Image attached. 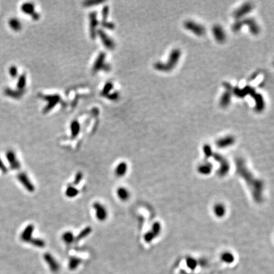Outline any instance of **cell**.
Listing matches in <instances>:
<instances>
[{
    "label": "cell",
    "mask_w": 274,
    "mask_h": 274,
    "mask_svg": "<svg viewBox=\"0 0 274 274\" xmlns=\"http://www.w3.org/2000/svg\"><path fill=\"white\" fill-rule=\"evenodd\" d=\"M236 167L238 174L245 180L249 188L254 200L256 203H261L263 200V182L256 178L249 169H248L245 161L243 159L236 160Z\"/></svg>",
    "instance_id": "obj_1"
},
{
    "label": "cell",
    "mask_w": 274,
    "mask_h": 274,
    "mask_svg": "<svg viewBox=\"0 0 274 274\" xmlns=\"http://www.w3.org/2000/svg\"><path fill=\"white\" fill-rule=\"evenodd\" d=\"M181 56V52L179 49H174L171 51L168 61L166 63L157 62L154 64V68L159 71L169 72L174 68Z\"/></svg>",
    "instance_id": "obj_2"
},
{
    "label": "cell",
    "mask_w": 274,
    "mask_h": 274,
    "mask_svg": "<svg viewBox=\"0 0 274 274\" xmlns=\"http://www.w3.org/2000/svg\"><path fill=\"white\" fill-rule=\"evenodd\" d=\"M211 157H213V158L220 164V169L217 172L218 174L221 176L226 175L230 170V165L226 159L220 154L214 152L212 153Z\"/></svg>",
    "instance_id": "obj_3"
},
{
    "label": "cell",
    "mask_w": 274,
    "mask_h": 274,
    "mask_svg": "<svg viewBox=\"0 0 274 274\" xmlns=\"http://www.w3.org/2000/svg\"><path fill=\"white\" fill-rule=\"evenodd\" d=\"M184 27L198 36H203L206 33V29L203 26L191 20L186 21L184 23Z\"/></svg>",
    "instance_id": "obj_4"
},
{
    "label": "cell",
    "mask_w": 274,
    "mask_h": 274,
    "mask_svg": "<svg viewBox=\"0 0 274 274\" xmlns=\"http://www.w3.org/2000/svg\"><path fill=\"white\" fill-rule=\"evenodd\" d=\"M94 208L95 211V215L98 220L100 221H105L108 216L107 210L106 207L99 202H95L94 204Z\"/></svg>",
    "instance_id": "obj_5"
},
{
    "label": "cell",
    "mask_w": 274,
    "mask_h": 274,
    "mask_svg": "<svg viewBox=\"0 0 274 274\" xmlns=\"http://www.w3.org/2000/svg\"><path fill=\"white\" fill-rule=\"evenodd\" d=\"M253 5L249 3H246L244 5H243L240 8L237 9L233 14L234 17L239 20L241 18H243L244 16L247 15L248 14L250 13L251 10H253Z\"/></svg>",
    "instance_id": "obj_6"
},
{
    "label": "cell",
    "mask_w": 274,
    "mask_h": 274,
    "mask_svg": "<svg viewBox=\"0 0 274 274\" xmlns=\"http://www.w3.org/2000/svg\"><path fill=\"white\" fill-rule=\"evenodd\" d=\"M161 230V225L159 223H155L152 227V230L146 233V234L144 236V239L147 243H150L156 237L158 236V235L159 234Z\"/></svg>",
    "instance_id": "obj_7"
},
{
    "label": "cell",
    "mask_w": 274,
    "mask_h": 274,
    "mask_svg": "<svg viewBox=\"0 0 274 274\" xmlns=\"http://www.w3.org/2000/svg\"><path fill=\"white\" fill-rule=\"evenodd\" d=\"M212 32L217 42L223 43L226 40V34L224 29L220 25H215L212 28Z\"/></svg>",
    "instance_id": "obj_8"
},
{
    "label": "cell",
    "mask_w": 274,
    "mask_h": 274,
    "mask_svg": "<svg viewBox=\"0 0 274 274\" xmlns=\"http://www.w3.org/2000/svg\"><path fill=\"white\" fill-rule=\"evenodd\" d=\"M241 22H242L243 26L244 25H247L248 26V27L249 28L250 32L253 34L257 35L260 33V29L258 25L257 24V23L256 22L254 19H251V18H246V19H244V20H241Z\"/></svg>",
    "instance_id": "obj_9"
},
{
    "label": "cell",
    "mask_w": 274,
    "mask_h": 274,
    "mask_svg": "<svg viewBox=\"0 0 274 274\" xmlns=\"http://www.w3.org/2000/svg\"><path fill=\"white\" fill-rule=\"evenodd\" d=\"M44 260L49 266L50 270L54 272H57L60 269V265L55 258L50 253H47L44 254Z\"/></svg>",
    "instance_id": "obj_10"
},
{
    "label": "cell",
    "mask_w": 274,
    "mask_h": 274,
    "mask_svg": "<svg viewBox=\"0 0 274 274\" xmlns=\"http://www.w3.org/2000/svg\"><path fill=\"white\" fill-rule=\"evenodd\" d=\"M18 178H19L20 182L24 186L25 189H26V190H27L29 192H32L34 191L35 187H34V185L32 184V183L31 182V181L29 180L28 176L26 173H22L19 174L18 176Z\"/></svg>",
    "instance_id": "obj_11"
},
{
    "label": "cell",
    "mask_w": 274,
    "mask_h": 274,
    "mask_svg": "<svg viewBox=\"0 0 274 274\" xmlns=\"http://www.w3.org/2000/svg\"><path fill=\"white\" fill-rule=\"evenodd\" d=\"M232 91L236 96H237V97L243 98L248 95H251L254 91H255V89L250 86H246L243 89H240L237 87H236L233 88Z\"/></svg>",
    "instance_id": "obj_12"
},
{
    "label": "cell",
    "mask_w": 274,
    "mask_h": 274,
    "mask_svg": "<svg viewBox=\"0 0 274 274\" xmlns=\"http://www.w3.org/2000/svg\"><path fill=\"white\" fill-rule=\"evenodd\" d=\"M235 142V139L232 136H226L224 138L220 139L216 141V145L220 149H225L233 145Z\"/></svg>",
    "instance_id": "obj_13"
},
{
    "label": "cell",
    "mask_w": 274,
    "mask_h": 274,
    "mask_svg": "<svg viewBox=\"0 0 274 274\" xmlns=\"http://www.w3.org/2000/svg\"><path fill=\"white\" fill-rule=\"evenodd\" d=\"M251 96L254 99L256 102L255 110L258 112H261L265 108V102L262 95L260 94H257L256 91L251 95Z\"/></svg>",
    "instance_id": "obj_14"
},
{
    "label": "cell",
    "mask_w": 274,
    "mask_h": 274,
    "mask_svg": "<svg viewBox=\"0 0 274 274\" xmlns=\"http://www.w3.org/2000/svg\"><path fill=\"white\" fill-rule=\"evenodd\" d=\"M34 226L33 225L30 224L27 225L25 228L24 231L22 232V234L21 235L22 240L24 241V242L30 243V241L32 239V233L34 232Z\"/></svg>",
    "instance_id": "obj_15"
},
{
    "label": "cell",
    "mask_w": 274,
    "mask_h": 274,
    "mask_svg": "<svg viewBox=\"0 0 274 274\" xmlns=\"http://www.w3.org/2000/svg\"><path fill=\"white\" fill-rule=\"evenodd\" d=\"M128 171V164L125 162H121L119 163L114 170L116 176L120 178L124 176Z\"/></svg>",
    "instance_id": "obj_16"
},
{
    "label": "cell",
    "mask_w": 274,
    "mask_h": 274,
    "mask_svg": "<svg viewBox=\"0 0 274 274\" xmlns=\"http://www.w3.org/2000/svg\"><path fill=\"white\" fill-rule=\"evenodd\" d=\"M231 91L226 90L221 97L220 99V106L223 108H225L229 106L231 101Z\"/></svg>",
    "instance_id": "obj_17"
},
{
    "label": "cell",
    "mask_w": 274,
    "mask_h": 274,
    "mask_svg": "<svg viewBox=\"0 0 274 274\" xmlns=\"http://www.w3.org/2000/svg\"><path fill=\"white\" fill-rule=\"evenodd\" d=\"M212 164L209 162H205L200 164L197 168V171L199 173L203 174V175H207L210 174V173L212 171Z\"/></svg>",
    "instance_id": "obj_18"
},
{
    "label": "cell",
    "mask_w": 274,
    "mask_h": 274,
    "mask_svg": "<svg viewBox=\"0 0 274 274\" xmlns=\"http://www.w3.org/2000/svg\"><path fill=\"white\" fill-rule=\"evenodd\" d=\"M116 192L119 199L123 201H128L130 197V193L129 191L126 188L123 187H119Z\"/></svg>",
    "instance_id": "obj_19"
},
{
    "label": "cell",
    "mask_w": 274,
    "mask_h": 274,
    "mask_svg": "<svg viewBox=\"0 0 274 274\" xmlns=\"http://www.w3.org/2000/svg\"><path fill=\"white\" fill-rule=\"evenodd\" d=\"M213 212L217 217L221 218L226 213V208L223 204H217L214 206Z\"/></svg>",
    "instance_id": "obj_20"
},
{
    "label": "cell",
    "mask_w": 274,
    "mask_h": 274,
    "mask_svg": "<svg viewBox=\"0 0 274 274\" xmlns=\"http://www.w3.org/2000/svg\"><path fill=\"white\" fill-rule=\"evenodd\" d=\"M221 260L223 262L226 264H231L235 260V257L234 254L231 252H224L221 255Z\"/></svg>",
    "instance_id": "obj_21"
},
{
    "label": "cell",
    "mask_w": 274,
    "mask_h": 274,
    "mask_svg": "<svg viewBox=\"0 0 274 274\" xmlns=\"http://www.w3.org/2000/svg\"><path fill=\"white\" fill-rule=\"evenodd\" d=\"M8 159L10 162V164H11V166L12 168L17 169L20 168V163L18 161V160L16 158V156H15L14 153L13 152H10L8 154Z\"/></svg>",
    "instance_id": "obj_22"
},
{
    "label": "cell",
    "mask_w": 274,
    "mask_h": 274,
    "mask_svg": "<svg viewBox=\"0 0 274 274\" xmlns=\"http://www.w3.org/2000/svg\"><path fill=\"white\" fill-rule=\"evenodd\" d=\"M91 232H92V228H91L90 226L85 227L81 232H80V233L77 235V236L75 238V241L78 242V241L82 240L83 239L88 236Z\"/></svg>",
    "instance_id": "obj_23"
},
{
    "label": "cell",
    "mask_w": 274,
    "mask_h": 274,
    "mask_svg": "<svg viewBox=\"0 0 274 274\" xmlns=\"http://www.w3.org/2000/svg\"><path fill=\"white\" fill-rule=\"evenodd\" d=\"M62 238V240L64 241V243L67 244H71L75 241V237L73 233L71 231L65 232L63 234Z\"/></svg>",
    "instance_id": "obj_24"
},
{
    "label": "cell",
    "mask_w": 274,
    "mask_h": 274,
    "mask_svg": "<svg viewBox=\"0 0 274 274\" xmlns=\"http://www.w3.org/2000/svg\"><path fill=\"white\" fill-rule=\"evenodd\" d=\"M79 194V191L74 186H68L66 190V196L69 198H74Z\"/></svg>",
    "instance_id": "obj_25"
},
{
    "label": "cell",
    "mask_w": 274,
    "mask_h": 274,
    "mask_svg": "<svg viewBox=\"0 0 274 274\" xmlns=\"http://www.w3.org/2000/svg\"><path fill=\"white\" fill-rule=\"evenodd\" d=\"M82 262V260L76 257H72L69 260V267L70 270H75Z\"/></svg>",
    "instance_id": "obj_26"
},
{
    "label": "cell",
    "mask_w": 274,
    "mask_h": 274,
    "mask_svg": "<svg viewBox=\"0 0 274 274\" xmlns=\"http://www.w3.org/2000/svg\"><path fill=\"white\" fill-rule=\"evenodd\" d=\"M71 129L72 136L75 137L79 134V129H80L79 124H78V123L77 121H74L72 123V124L71 126Z\"/></svg>",
    "instance_id": "obj_27"
},
{
    "label": "cell",
    "mask_w": 274,
    "mask_h": 274,
    "mask_svg": "<svg viewBox=\"0 0 274 274\" xmlns=\"http://www.w3.org/2000/svg\"><path fill=\"white\" fill-rule=\"evenodd\" d=\"M30 243H31V244L37 248H43L45 246V243L43 239H39V238H36V239H32L31 241H30Z\"/></svg>",
    "instance_id": "obj_28"
},
{
    "label": "cell",
    "mask_w": 274,
    "mask_h": 274,
    "mask_svg": "<svg viewBox=\"0 0 274 274\" xmlns=\"http://www.w3.org/2000/svg\"><path fill=\"white\" fill-rule=\"evenodd\" d=\"M186 263L187 266L192 270H194L197 265L196 260L192 258H188L186 260Z\"/></svg>",
    "instance_id": "obj_29"
},
{
    "label": "cell",
    "mask_w": 274,
    "mask_h": 274,
    "mask_svg": "<svg viewBox=\"0 0 274 274\" xmlns=\"http://www.w3.org/2000/svg\"><path fill=\"white\" fill-rule=\"evenodd\" d=\"M83 178V173L81 172V171H78L76 174V175H75V177H74V181H73V184L74 186L78 185L79 184V183L81 182V181L82 180Z\"/></svg>",
    "instance_id": "obj_30"
},
{
    "label": "cell",
    "mask_w": 274,
    "mask_h": 274,
    "mask_svg": "<svg viewBox=\"0 0 274 274\" xmlns=\"http://www.w3.org/2000/svg\"><path fill=\"white\" fill-rule=\"evenodd\" d=\"M242 27H243V24H242L241 20H238L233 24V26L232 27V30L233 32H239L241 29Z\"/></svg>",
    "instance_id": "obj_31"
},
{
    "label": "cell",
    "mask_w": 274,
    "mask_h": 274,
    "mask_svg": "<svg viewBox=\"0 0 274 274\" xmlns=\"http://www.w3.org/2000/svg\"><path fill=\"white\" fill-rule=\"evenodd\" d=\"M203 150H204V155H205V156L206 157V158H209V157H210L211 156V154H212V153H213L210 146H209V145H205V146H204Z\"/></svg>",
    "instance_id": "obj_32"
},
{
    "label": "cell",
    "mask_w": 274,
    "mask_h": 274,
    "mask_svg": "<svg viewBox=\"0 0 274 274\" xmlns=\"http://www.w3.org/2000/svg\"><path fill=\"white\" fill-rule=\"evenodd\" d=\"M223 86H224V88L227 91H231L233 89V88H232V85L230 83H223Z\"/></svg>",
    "instance_id": "obj_33"
}]
</instances>
